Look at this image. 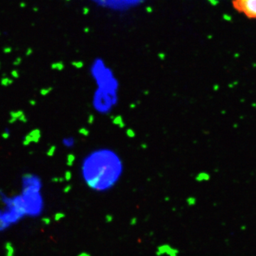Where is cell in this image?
Wrapping results in <instances>:
<instances>
[{
  "label": "cell",
  "mask_w": 256,
  "mask_h": 256,
  "mask_svg": "<svg viewBox=\"0 0 256 256\" xmlns=\"http://www.w3.org/2000/svg\"><path fill=\"white\" fill-rule=\"evenodd\" d=\"M80 172L88 189L95 192L105 193L120 182L125 172V163L115 149L99 147L83 157Z\"/></svg>",
  "instance_id": "1"
},
{
  "label": "cell",
  "mask_w": 256,
  "mask_h": 256,
  "mask_svg": "<svg viewBox=\"0 0 256 256\" xmlns=\"http://www.w3.org/2000/svg\"><path fill=\"white\" fill-rule=\"evenodd\" d=\"M41 138V131L38 128L33 129L27 133L24 137L23 141H22V144L24 146L27 147L31 144V143H37L39 142Z\"/></svg>",
  "instance_id": "6"
},
{
  "label": "cell",
  "mask_w": 256,
  "mask_h": 256,
  "mask_svg": "<svg viewBox=\"0 0 256 256\" xmlns=\"http://www.w3.org/2000/svg\"><path fill=\"white\" fill-rule=\"evenodd\" d=\"M56 150V147L55 145H52V146L50 147L48 149V150L46 151V155H47L48 157H53L54 154H55Z\"/></svg>",
  "instance_id": "11"
},
{
  "label": "cell",
  "mask_w": 256,
  "mask_h": 256,
  "mask_svg": "<svg viewBox=\"0 0 256 256\" xmlns=\"http://www.w3.org/2000/svg\"><path fill=\"white\" fill-rule=\"evenodd\" d=\"M238 83V81L233 82L232 83H230V84L228 85V87H229V88H233V87H234V86H237Z\"/></svg>",
  "instance_id": "20"
},
{
  "label": "cell",
  "mask_w": 256,
  "mask_h": 256,
  "mask_svg": "<svg viewBox=\"0 0 256 256\" xmlns=\"http://www.w3.org/2000/svg\"><path fill=\"white\" fill-rule=\"evenodd\" d=\"M10 134H11V132H10L9 129L6 128L5 130L3 131L2 133L1 136H2V138L4 139V140H7V139L9 138Z\"/></svg>",
  "instance_id": "13"
},
{
  "label": "cell",
  "mask_w": 256,
  "mask_h": 256,
  "mask_svg": "<svg viewBox=\"0 0 256 256\" xmlns=\"http://www.w3.org/2000/svg\"><path fill=\"white\" fill-rule=\"evenodd\" d=\"M52 90H53V88L51 87H44L40 90L39 93L41 96H46L52 91Z\"/></svg>",
  "instance_id": "10"
},
{
  "label": "cell",
  "mask_w": 256,
  "mask_h": 256,
  "mask_svg": "<svg viewBox=\"0 0 256 256\" xmlns=\"http://www.w3.org/2000/svg\"><path fill=\"white\" fill-rule=\"evenodd\" d=\"M18 121L22 122V123H26V122H28V118L27 115L24 113L23 115H21V117H20L19 119H18Z\"/></svg>",
  "instance_id": "15"
},
{
  "label": "cell",
  "mask_w": 256,
  "mask_h": 256,
  "mask_svg": "<svg viewBox=\"0 0 256 256\" xmlns=\"http://www.w3.org/2000/svg\"><path fill=\"white\" fill-rule=\"evenodd\" d=\"M73 161H74V157L73 156L72 154L68 155V157H67V164L68 165V166H71L72 164H73Z\"/></svg>",
  "instance_id": "16"
},
{
  "label": "cell",
  "mask_w": 256,
  "mask_h": 256,
  "mask_svg": "<svg viewBox=\"0 0 256 256\" xmlns=\"http://www.w3.org/2000/svg\"><path fill=\"white\" fill-rule=\"evenodd\" d=\"M0 68H1V64H0Z\"/></svg>",
  "instance_id": "24"
},
{
  "label": "cell",
  "mask_w": 256,
  "mask_h": 256,
  "mask_svg": "<svg viewBox=\"0 0 256 256\" xmlns=\"http://www.w3.org/2000/svg\"><path fill=\"white\" fill-rule=\"evenodd\" d=\"M24 113V111L21 110H12V111L9 112V118H15L18 120V119H19L20 117H21V115H23Z\"/></svg>",
  "instance_id": "9"
},
{
  "label": "cell",
  "mask_w": 256,
  "mask_h": 256,
  "mask_svg": "<svg viewBox=\"0 0 256 256\" xmlns=\"http://www.w3.org/2000/svg\"><path fill=\"white\" fill-rule=\"evenodd\" d=\"M76 140L73 136H66L62 140V144L66 149H73L76 146Z\"/></svg>",
  "instance_id": "7"
},
{
  "label": "cell",
  "mask_w": 256,
  "mask_h": 256,
  "mask_svg": "<svg viewBox=\"0 0 256 256\" xmlns=\"http://www.w3.org/2000/svg\"><path fill=\"white\" fill-rule=\"evenodd\" d=\"M4 51H5V53H10V52H11V49L10 48H6L5 50H4Z\"/></svg>",
  "instance_id": "21"
},
{
  "label": "cell",
  "mask_w": 256,
  "mask_h": 256,
  "mask_svg": "<svg viewBox=\"0 0 256 256\" xmlns=\"http://www.w3.org/2000/svg\"><path fill=\"white\" fill-rule=\"evenodd\" d=\"M29 104L30 105H31V106H35L36 105V100H34V99H31V100H29Z\"/></svg>",
  "instance_id": "19"
},
{
  "label": "cell",
  "mask_w": 256,
  "mask_h": 256,
  "mask_svg": "<svg viewBox=\"0 0 256 256\" xmlns=\"http://www.w3.org/2000/svg\"><path fill=\"white\" fill-rule=\"evenodd\" d=\"M102 7L113 9H125L142 2L143 0H92Z\"/></svg>",
  "instance_id": "5"
},
{
  "label": "cell",
  "mask_w": 256,
  "mask_h": 256,
  "mask_svg": "<svg viewBox=\"0 0 256 256\" xmlns=\"http://www.w3.org/2000/svg\"><path fill=\"white\" fill-rule=\"evenodd\" d=\"M245 229H246L245 225H243V226H241V230H245Z\"/></svg>",
  "instance_id": "23"
},
{
  "label": "cell",
  "mask_w": 256,
  "mask_h": 256,
  "mask_svg": "<svg viewBox=\"0 0 256 256\" xmlns=\"http://www.w3.org/2000/svg\"><path fill=\"white\" fill-rule=\"evenodd\" d=\"M120 90L95 87L91 97L92 110L100 115H109L118 105Z\"/></svg>",
  "instance_id": "3"
},
{
  "label": "cell",
  "mask_w": 256,
  "mask_h": 256,
  "mask_svg": "<svg viewBox=\"0 0 256 256\" xmlns=\"http://www.w3.org/2000/svg\"><path fill=\"white\" fill-rule=\"evenodd\" d=\"M17 119H15V118H9V120H8V122H9V124H11V125H12V124H15L16 122H17Z\"/></svg>",
  "instance_id": "18"
},
{
  "label": "cell",
  "mask_w": 256,
  "mask_h": 256,
  "mask_svg": "<svg viewBox=\"0 0 256 256\" xmlns=\"http://www.w3.org/2000/svg\"><path fill=\"white\" fill-rule=\"evenodd\" d=\"M89 74L96 88L120 90V83L115 71L101 58L92 60Z\"/></svg>",
  "instance_id": "2"
},
{
  "label": "cell",
  "mask_w": 256,
  "mask_h": 256,
  "mask_svg": "<svg viewBox=\"0 0 256 256\" xmlns=\"http://www.w3.org/2000/svg\"><path fill=\"white\" fill-rule=\"evenodd\" d=\"M51 68L52 70H61L63 69V64H62L61 63H53L51 64Z\"/></svg>",
  "instance_id": "12"
},
{
  "label": "cell",
  "mask_w": 256,
  "mask_h": 256,
  "mask_svg": "<svg viewBox=\"0 0 256 256\" xmlns=\"http://www.w3.org/2000/svg\"><path fill=\"white\" fill-rule=\"evenodd\" d=\"M13 79L9 77H7V76H5V77L2 78L1 80H0V84L3 87H9V86L13 84Z\"/></svg>",
  "instance_id": "8"
},
{
  "label": "cell",
  "mask_w": 256,
  "mask_h": 256,
  "mask_svg": "<svg viewBox=\"0 0 256 256\" xmlns=\"http://www.w3.org/2000/svg\"><path fill=\"white\" fill-rule=\"evenodd\" d=\"M234 9L251 19H256V0H232Z\"/></svg>",
  "instance_id": "4"
},
{
  "label": "cell",
  "mask_w": 256,
  "mask_h": 256,
  "mask_svg": "<svg viewBox=\"0 0 256 256\" xmlns=\"http://www.w3.org/2000/svg\"><path fill=\"white\" fill-rule=\"evenodd\" d=\"M31 53H32V51H31V49H29V50H28V51H27V56H29L30 54H31Z\"/></svg>",
  "instance_id": "22"
},
{
  "label": "cell",
  "mask_w": 256,
  "mask_h": 256,
  "mask_svg": "<svg viewBox=\"0 0 256 256\" xmlns=\"http://www.w3.org/2000/svg\"><path fill=\"white\" fill-rule=\"evenodd\" d=\"M21 58H17V59H16L15 61H14V63H13V64H14V66H19V65H20V64H21Z\"/></svg>",
  "instance_id": "17"
},
{
  "label": "cell",
  "mask_w": 256,
  "mask_h": 256,
  "mask_svg": "<svg viewBox=\"0 0 256 256\" xmlns=\"http://www.w3.org/2000/svg\"><path fill=\"white\" fill-rule=\"evenodd\" d=\"M10 75H11L12 78H14V79H17V78H19L20 73L19 72V70L14 69L11 71V74H10Z\"/></svg>",
  "instance_id": "14"
}]
</instances>
